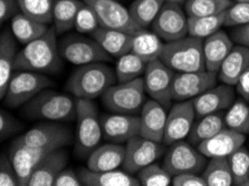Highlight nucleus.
I'll use <instances>...</instances> for the list:
<instances>
[{"mask_svg":"<svg viewBox=\"0 0 249 186\" xmlns=\"http://www.w3.org/2000/svg\"><path fill=\"white\" fill-rule=\"evenodd\" d=\"M246 135L225 127L209 139H206L198 145L197 149L206 157H228L244 145Z\"/></svg>","mask_w":249,"mask_h":186,"instance_id":"aec40b11","label":"nucleus"},{"mask_svg":"<svg viewBox=\"0 0 249 186\" xmlns=\"http://www.w3.org/2000/svg\"><path fill=\"white\" fill-rule=\"evenodd\" d=\"M138 180L141 186H169L172 185V175L163 166L150 164L139 170Z\"/></svg>","mask_w":249,"mask_h":186,"instance_id":"ea45409f","label":"nucleus"},{"mask_svg":"<svg viewBox=\"0 0 249 186\" xmlns=\"http://www.w3.org/2000/svg\"><path fill=\"white\" fill-rule=\"evenodd\" d=\"M53 149H36L28 146L16 138L11 143L8 156L16 169L20 186H27L34 170L37 169Z\"/></svg>","mask_w":249,"mask_h":186,"instance_id":"dca6fc26","label":"nucleus"},{"mask_svg":"<svg viewBox=\"0 0 249 186\" xmlns=\"http://www.w3.org/2000/svg\"><path fill=\"white\" fill-rule=\"evenodd\" d=\"M225 127H227L225 115H222L221 112L210 114V115L203 116L198 121H196L188 135V139L192 145H199L203 140L209 139L218 134Z\"/></svg>","mask_w":249,"mask_h":186,"instance_id":"2f4dec72","label":"nucleus"},{"mask_svg":"<svg viewBox=\"0 0 249 186\" xmlns=\"http://www.w3.org/2000/svg\"><path fill=\"white\" fill-rule=\"evenodd\" d=\"M17 138L26 145L36 149L58 150L70 145L73 140V134L65 125L58 121L46 120V123L30 128Z\"/></svg>","mask_w":249,"mask_h":186,"instance_id":"9d476101","label":"nucleus"},{"mask_svg":"<svg viewBox=\"0 0 249 186\" xmlns=\"http://www.w3.org/2000/svg\"><path fill=\"white\" fill-rule=\"evenodd\" d=\"M58 49L62 58L76 66L108 62L111 58L95 39L81 35L65 37L58 45Z\"/></svg>","mask_w":249,"mask_h":186,"instance_id":"6e6552de","label":"nucleus"},{"mask_svg":"<svg viewBox=\"0 0 249 186\" xmlns=\"http://www.w3.org/2000/svg\"><path fill=\"white\" fill-rule=\"evenodd\" d=\"M102 102L112 113L137 115L145 102L143 78L113 85L102 95Z\"/></svg>","mask_w":249,"mask_h":186,"instance_id":"423d86ee","label":"nucleus"},{"mask_svg":"<svg viewBox=\"0 0 249 186\" xmlns=\"http://www.w3.org/2000/svg\"><path fill=\"white\" fill-rule=\"evenodd\" d=\"M173 186H208L203 176L196 173H181L172 177Z\"/></svg>","mask_w":249,"mask_h":186,"instance_id":"49530a36","label":"nucleus"},{"mask_svg":"<svg viewBox=\"0 0 249 186\" xmlns=\"http://www.w3.org/2000/svg\"><path fill=\"white\" fill-rule=\"evenodd\" d=\"M20 5L18 0H0V20L5 22L20 13Z\"/></svg>","mask_w":249,"mask_h":186,"instance_id":"09e8293b","label":"nucleus"},{"mask_svg":"<svg viewBox=\"0 0 249 186\" xmlns=\"http://www.w3.org/2000/svg\"><path fill=\"white\" fill-rule=\"evenodd\" d=\"M231 39L238 45L249 47V24L233 28L231 32Z\"/></svg>","mask_w":249,"mask_h":186,"instance_id":"8fccbe9b","label":"nucleus"},{"mask_svg":"<svg viewBox=\"0 0 249 186\" xmlns=\"http://www.w3.org/2000/svg\"><path fill=\"white\" fill-rule=\"evenodd\" d=\"M207 163V157L192 144L179 140L169 146L162 166L175 176L181 173H202Z\"/></svg>","mask_w":249,"mask_h":186,"instance_id":"1a4fd4ad","label":"nucleus"},{"mask_svg":"<svg viewBox=\"0 0 249 186\" xmlns=\"http://www.w3.org/2000/svg\"><path fill=\"white\" fill-rule=\"evenodd\" d=\"M83 1L95 10L101 27L122 30L131 35H137L143 30L133 20L130 10L116 0H83Z\"/></svg>","mask_w":249,"mask_h":186,"instance_id":"9b49d317","label":"nucleus"},{"mask_svg":"<svg viewBox=\"0 0 249 186\" xmlns=\"http://www.w3.org/2000/svg\"><path fill=\"white\" fill-rule=\"evenodd\" d=\"M83 5V0H55L53 27L55 28L57 35L71 32L75 28L76 15Z\"/></svg>","mask_w":249,"mask_h":186,"instance_id":"c756f323","label":"nucleus"},{"mask_svg":"<svg viewBox=\"0 0 249 186\" xmlns=\"http://www.w3.org/2000/svg\"><path fill=\"white\" fill-rule=\"evenodd\" d=\"M116 82L115 70L104 63L78 66L66 83L65 89L77 100H95Z\"/></svg>","mask_w":249,"mask_h":186,"instance_id":"f03ea898","label":"nucleus"},{"mask_svg":"<svg viewBox=\"0 0 249 186\" xmlns=\"http://www.w3.org/2000/svg\"><path fill=\"white\" fill-rule=\"evenodd\" d=\"M145 93L152 100L159 101L164 107H169L172 100V83L176 73L161 59H156L146 64L143 74Z\"/></svg>","mask_w":249,"mask_h":186,"instance_id":"ddd939ff","label":"nucleus"},{"mask_svg":"<svg viewBox=\"0 0 249 186\" xmlns=\"http://www.w3.org/2000/svg\"><path fill=\"white\" fill-rule=\"evenodd\" d=\"M225 13L206 17H188V36L206 39L225 24Z\"/></svg>","mask_w":249,"mask_h":186,"instance_id":"72a5a7b5","label":"nucleus"},{"mask_svg":"<svg viewBox=\"0 0 249 186\" xmlns=\"http://www.w3.org/2000/svg\"><path fill=\"white\" fill-rule=\"evenodd\" d=\"M78 174L85 186H141L138 177L124 169L95 172L86 168L81 169Z\"/></svg>","mask_w":249,"mask_h":186,"instance_id":"bb28decb","label":"nucleus"},{"mask_svg":"<svg viewBox=\"0 0 249 186\" xmlns=\"http://www.w3.org/2000/svg\"><path fill=\"white\" fill-rule=\"evenodd\" d=\"M151 28L167 43L181 39L188 36V15L180 3L164 2Z\"/></svg>","mask_w":249,"mask_h":186,"instance_id":"f8f14e48","label":"nucleus"},{"mask_svg":"<svg viewBox=\"0 0 249 186\" xmlns=\"http://www.w3.org/2000/svg\"><path fill=\"white\" fill-rule=\"evenodd\" d=\"M101 27L97 15L92 7L84 2L75 19V30L80 34H92Z\"/></svg>","mask_w":249,"mask_h":186,"instance_id":"79ce46f5","label":"nucleus"},{"mask_svg":"<svg viewBox=\"0 0 249 186\" xmlns=\"http://www.w3.org/2000/svg\"><path fill=\"white\" fill-rule=\"evenodd\" d=\"M249 24V2L232 3L225 14V24L227 27H240Z\"/></svg>","mask_w":249,"mask_h":186,"instance_id":"37998d69","label":"nucleus"},{"mask_svg":"<svg viewBox=\"0 0 249 186\" xmlns=\"http://www.w3.org/2000/svg\"><path fill=\"white\" fill-rule=\"evenodd\" d=\"M218 74L208 70L176 73L172 83L173 101H192L217 85Z\"/></svg>","mask_w":249,"mask_h":186,"instance_id":"2eb2a0df","label":"nucleus"},{"mask_svg":"<svg viewBox=\"0 0 249 186\" xmlns=\"http://www.w3.org/2000/svg\"><path fill=\"white\" fill-rule=\"evenodd\" d=\"M163 3V0H134L129 10L133 20L140 27L148 29L152 26Z\"/></svg>","mask_w":249,"mask_h":186,"instance_id":"f704fd0d","label":"nucleus"},{"mask_svg":"<svg viewBox=\"0 0 249 186\" xmlns=\"http://www.w3.org/2000/svg\"><path fill=\"white\" fill-rule=\"evenodd\" d=\"M236 90L243 100L249 102V65L244 70V73L241 74L239 81L236 85Z\"/></svg>","mask_w":249,"mask_h":186,"instance_id":"3c124183","label":"nucleus"},{"mask_svg":"<svg viewBox=\"0 0 249 186\" xmlns=\"http://www.w3.org/2000/svg\"><path fill=\"white\" fill-rule=\"evenodd\" d=\"M69 163V154L63 149L53 151L34 170L27 186H54L55 178Z\"/></svg>","mask_w":249,"mask_h":186,"instance_id":"4be33fe9","label":"nucleus"},{"mask_svg":"<svg viewBox=\"0 0 249 186\" xmlns=\"http://www.w3.org/2000/svg\"><path fill=\"white\" fill-rule=\"evenodd\" d=\"M22 14L43 24L53 22L55 0H18Z\"/></svg>","mask_w":249,"mask_h":186,"instance_id":"58836bf2","label":"nucleus"},{"mask_svg":"<svg viewBox=\"0 0 249 186\" xmlns=\"http://www.w3.org/2000/svg\"><path fill=\"white\" fill-rule=\"evenodd\" d=\"M236 101V93L233 86L227 84L216 85L198 97L192 100L196 115L198 118L210 114L219 113L228 109Z\"/></svg>","mask_w":249,"mask_h":186,"instance_id":"6ab92c4d","label":"nucleus"},{"mask_svg":"<svg viewBox=\"0 0 249 186\" xmlns=\"http://www.w3.org/2000/svg\"><path fill=\"white\" fill-rule=\"evenodd\" d=\"M241 186H249V175L247 176V178H246V180H245V182H244L243 185H241Z\"/></svg>","mask_w":249,"mask_h":186,"instance_id":"864d4df0","label":"nucleus"},{"mask_svg":"<svg viewBox=\"0 0 249 186\" xmlns=\"http://www.w3.org/2000/svg\"><path fill=\"white\" fill-rule=\"evenodd\" d=\"M196 111L192 101H176L168 113L163 143L165 146L188 137L195 124Z\"/></svg>","mask_w":249,"mask_h":186,"instance_id":"f3484780","label":"nucleus"},{"mask_svg":"<svg viewBox=\"0 0 249 186\" xmlns=\"http://www.w3.org/2000/svg\"><path fill=\"white\" fill-rule=\"evenodd\" d=\"M24 128L19 120L14 117L11 114L1 109L0 111V139L5 140L16 135Z\"/></svg>","mask_w":249,"mask_h":186,"instance_id":"c03bdc74","label":"nucleus"},{"mask_svg":"<svg viewBox=\"0 0 249 186\" xmlns=\"http://www.w3.org/2000/svg\"><path fill=\"white\" fill-rule=\"evenodd\" d=\"M164 43L156 33H150L146 29H143L133 36L131 51L148 64L156 59H160Z\"/></svg>","mask_w":249,"mask_h":186,"instance_id":"7c9ffc66","label":"nucleus"},{"mask_svg":"<svg viewBox=\"0 0 249 186\" xmlns=\"http://www.w3.org/2000/svg\"><path fill=\"white\" fill-rule=\"evenodd\" d=\"M249 65V47L237 45L226 57L218 71V81L222 84L236 86L241 74Z\"/></svg>","mask_w":249,"mask_h":186,"instance_id":"cd10ccee","label":"nucleus"},{"mask_svg":"<svg viewBox=\"0 0 249 186\" xmlns=\"http://www.w3.org/2000/svg\"><path fill=\"white\" fill-rule=\"evenodd\" d=\"M52 85V79L46 75L36 71L20 70L11 77L3 101L9 108L20 107Z\"/></svg>","mask_w":249,"mask_h":186,"instance_id":"0eeeda50","label":"nucleus"},{"mask_svg":"<svg viewBox=\"0 0 249 186\" xmlns=\"http://www.w3.org/2000/svg\"><path fill=\"white\" fill-rule=\"evenodd\" d=\"M237 2H249V0H236Z\"/></svg>","mask_w":249,"mask_h":186,"instance_id":"5fc2aeb1","label":"nucleus"},{"mask_svg":"<svg viewBox=\"0 0 249 186\" xmlns=\"http://www.w3.org/2000/svg\"><path fill=\"white\" fill-rule=\"evenodd\" d=\"M13 32L3 30L0 36V98L3 100L9 82L16 69L18 49Z\"/></svg>","mask_w":249,"mask_h":186,"instance_id":"b1692460","label":"nucleus"},{"mask_svg":"<svg viewBox=\"0 0 249 186\" xmlns=\"http://www.w3.org/2000/svg\"><path fill=\"white\" fill-rule=\"evenodd\" d=\"M80 174L71 169H64L55 178L54 186H82Z\"/></svg>","mask_w":249,"mask_h":186,"instance_id":"de8ad7c7","label":"nucleus"},{"mask_svg":"<svg viewBox=\"0 0 249 186\" xmlns=\"http://www.w3.org/2000/svg\"><path fill=\"white\" fill-rule=\"evenodd\" d=\"M56 30L50 27L43 36L25 45L16 59L17 70L56 74L62 67V60L56 38Z\"/></svg>","mask_w":249,"mask_h":186,"instance_id":"f257e3e1","label":"nucleus"},{"mask_svg":"<svg viewBox=\"0 0 249 186\" xmlns=\"http://www.w3.org/2000/svg\"><path fill=\"white\" fill-rule=\"evenodd\" d=\"M231 5V0H187L184 10L188 17L214 16L225 13Z\"/></svg>","mask_w":249,"mask_h":186,"instance_id":"e433bc0d","label":"nucleus"},{"mask_svg":"<svg viewBox=\"0 0 249 186\" xmlns=\"http://www.w3.org/2000/svg\"><path fill=\"white\" fill-rule=\"evenodd\" d=\"M146 68V63L142 58H140L134 52L121 56L115 66L116 81L119 83L131 82L133 79L141 77L144 74Z\"/></svg>","mask_w":249,"mask_h":186,"instance_id":"c9c22d12","label":"nucleus"},{"mask_svg":"<svg viewBox=\"0 0 249 186\" xmlns=\"http://www.w3.org/2000/svg\"><path fill=\"white\" fill-rule=\"evenodd\" d=\"M160 59L175 73L206 70L203 40L187 36L165 43Z\"/></svg>","mask_w":249,"mask_h":186,"instance_id":"20e7f679","label":"nucleus"},{"mask_svg":"<svg viewBox=\"0 0 249 186\" xmlns=\"http://www.w3.org/2000/svg\"><path fill=\"white\" fill-rule=\"evenodd\" d=\"M233 48V40L224 30H218L213 35L203 39V56L206 70L218 73L221 64Z\"/></svg>","mask_w":249,"mask_h":186,"instance_id":"5701e85b","label":"nucleus"},{"mask_svg":"<svg viewBox=\"0 0 249 186\" xmlns=\"http://www.w3.org/2000/svg\"><path fill=\"white\" fill-rule=\"evenodd\" d=\"M0 185L1 186H20L19 178L9 156L1 154L0 157Z\"/></svg>","mask_w":249,"mask_h":186,"instance_id":"a18cd8bd","label":"nucleus"},{"mask_svg":"<svg viewBox=\"0 0 249 186\" xmlns=\"http://www.w3.org/2000/svg\"><path fill=\"white\" fill-rule=\"evenodd\" d=\"M164 2H177V3H183V2H186L187 0H163Z\"/></svg>","mask_w":249,"mask_h":186,"instance_id":"603ef678","label":"nucleus"},{"mask_svg":"<svg viewBox=\"0 0 249 186\" xmlns=\"http://www.w3.org/2000/svg\"><path fill=\"white\" fill-rule=\"evenodd\" d=\"M125 158V146L116 143H108L97 146L89 154L86 161L88 169L95 172L118 169Z\"/></svg>","mask_w":249,"mask_h":186,"instance_id":"393cba45","label":"nucleus"},{"mask_svg":"<svg viewBox=\"0 0 249 186\" xmlns=\"http://www.w3.org/2000/svg\"><path fill=\"white\" fill-rule=\"evenodd\" d=\"M90 35L108 55L118 58L131 51L134 36L122 30L104 27H99Z\"/></svg>","mask_w":249,"mask_h":186,"instance_id":"a878e982","label":"nucleus"},{"mask_svg":"<svg viewBox=\"0 0 249 186\" xmlns=\"http://www.w3.org/2000/svg\"><path fill=\"white\" fill-rule=\"evenodd\" d=\"M22 113L30 119L64 121L76 118V102L69 94L45 89L25 104Z\"/></svg>","mask_w":249,"mask_h":186,"instance_id":"7ed1b4c3","label":"nucleus"},{"mask_svg":"<svg viewBox=\"0 0 249 186\" xmlns=\"http://www.w3.org/2000/svg\"><path fill=\"white\" fill-rule=\"evenodd\" d=\"M167 107L159 101L151 100L144 102L141 109V136L154 140L158 143H163L165 125H167Z\"/></svg>","mask_w":249,"mask_h":186,"instance_id":"412c9836","label":"nucleus"},{"mask_svg":"<svg viewBox=\"0 0 249 186\" xmlns=\"http://www.w3.org/2000/svg\"><path fill=\"white\" fill-rule=\"evenodd\" d=\"M164 144L143 137L141 135L131 138L125 145V158L123 169L130 174H137L143 168L152 164L164 154Z\"/></svg>","mask_w":249,"mask_h":186,"instance_id":"4468645a","label":"nucleus"},{"mask_svg":"<svg viewBox=\"0 0 249 186\" xmlns=\"http://www.w3.org/2000/svg\"><path fill=\"white\" fill-rule=\"evenodd\" d=\"M226 126L240 134H249V105L243 98L236 100L225 115Z\"/></svg>","mask_w":249,"mask_h":186,"instance_id":"4c0bfd02","label":"nucleus"},{"mask_svg":"<svg viewBox=\"0 0 249 186\" xmlns=\"http://www.w3.org/2000/svg\"><path fill=\"white\" fill-rule=\"evenodd\" d=\"M76 139L75 153L80 158L89 157L99 146L103 136L101 120L96 105L90 100H77L76 101Z\"/></svg>","mask_w":249,"mask_h":186,"instance_id":"39448f33","label":"nucleus"},{"mask_svg":"<svg viewBox=\"0 0 249 186\" xmlns=\"http://www.w3.org/2000/svg\"><path fill=\"white\" fill-rule=\"evenodd\" d=\"M230 169L233 177V185L241 186L249 175V152L244 147L238 150L228 156Z\"/></svg>","mask_w":249,"mask_h":186,"instance_id":"a19ab883","label":"nucleus"},{"mask_svg":"<svg viewBox=\"0 0 249 186\" xmlns=\"http://www.w3.org/2000/svg\"><path fill=\"white\" fill-rule=\"evenodd\" d=\"M10 27L14 36L22 45L32 43L37 38L43 36L50 29L48 25L28 17L21 11L11 18Z\"/></svg>","mask_w":249,"mask_h":186,"instance_id":"c85d7f7f","label":"nucleus"},{"mask_svg":"<svg viewBox=\"0 0 249 186\" xmlns=\"http://www.w3.org/2000/svg\"><path fill=\"white\" fill-rule=\"evenodd\" d=\"M103 137L111 143L123 144L141 134V118L127 114H107L101 115Z\"/></svg>","mask_w":249,"mask_h":186,"instance_id":"a211bd4d","label":"nucleus"},{"mask_svg":"<svg viewBox=\"0 0 249 186\" xmlns=\"http://www.w3.org/2000/svg\"><path fill=\"white\" fill-rule=\"evenodd\" d=\"M202 176L208 186H231L233 177L228 157H213L207 163Z\"/></svg>","mask_w":249,"mask_h":186,"instance_id":"473e14b6","label":"nucleus"}]
</instances>
